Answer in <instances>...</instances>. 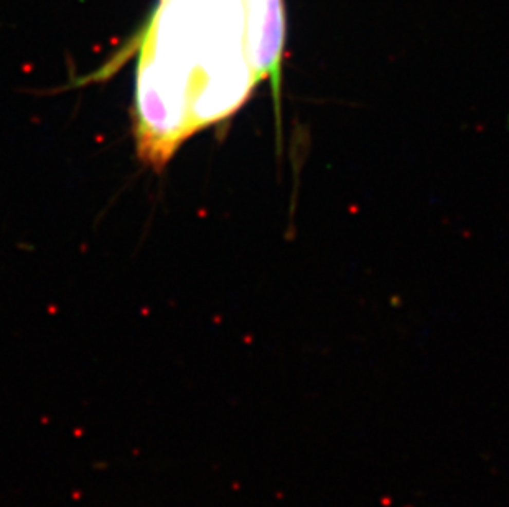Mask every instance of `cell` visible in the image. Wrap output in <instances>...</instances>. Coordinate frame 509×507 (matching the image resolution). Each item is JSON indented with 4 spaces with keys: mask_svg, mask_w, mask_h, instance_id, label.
<instances>
[{
    "mask_svg": "<svg viewBox=\"0 0 509 507\" xmlns=\"http://www.w3.org/2000/svg\"><path fill=\"white\" fill-rule=\"evenodd\" d=\"M284 0H158L139 40L135 137L161 168L178 147L231 117L265 79L279 97Z\"/></svg>",
    "mask_w": 509,
    "mask_h": 507,
    "instance_id": "1",
    "label": "cell"
}]
</instances>
